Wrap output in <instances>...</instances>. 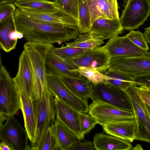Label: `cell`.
I'll list each match as a JSON object with an SVG mask.
<instances>
[{"label": "cell", "instance_id": "23", "mask_svg": "<svg viewBox=\"0 0 150 150\" xmlns=\"http://www.w3.org/2000/svg\"><path fill=\"white\" fill-rule=\"evenodd\" d=\"M62 77L65 84L75 95L88 102L94 89L95 85L92 83L83 76L77 78Z\"/></svg>", "mask_w": 150, "mask_h": 150}, {"label": "cell", "instance_id": "43", "mask_svg": "<svg viewBox=\"0 0 150 150\" xmlns=\"http://www.w3.org/2000/svg\"><path fill=\"white\" fill-rule=\"evenodd\" d=\"M145 105L150 117V106L146 103Z\"/></svg>", "mask_w": 150, "mask_h": 150}, {"label": "cell", "instance_id": "3", "mask_svg": "<svg viewBox=\"0 0 150 150\" xmlns=\"http://www.w3.org/2000/svg\"><path fill=\"white\" fill-rule=\"evenodd\" d=\"M0 123L14 116L21 108L20 94L9 72L0 64Z\"/></svg>", "mask_w": 150, "mask_h": 150}, {"label": "cell", "instance_id": "6", "mask_svg": "<svg viewBox=\"0 0 150 150\" xmlns=\"http://www.w3.org/2000/svg\"><path fill=\"white\" fill-rule=\"evenodd\" d=\"M47 84L49 90L56 99L79 112H88V103L75 95L65 84L62 76L47 69Z\"/></svg>", "mask_w": 150, "mask_h": 150}, {"label": "cell", "instance_id": "12", "mask_svg": "<svg viewBox=\"0 0 150 150\" xmlns=\"http://www.w3.org/2000/svg\"><path fill=\"white\" fill-rule=\"evenodd\" d=\"M111 58L104 46L89 49L71 60L78 67H92L103 73L108 68Z\"/></svg>", "mask_w": 150, "mask_h": 150}, {"label": "cell", "instance_id": "37", "mask_svg": "<svg viewBox=\"0 0 150 150\" xmlns=\"http://www.w3.org/2000/svg\"><path fill=\"white\" fill-rule=\"evenodd\" d=\"M96 149L92 142L84 141L82 142L78 139L70 148L69 150H93Z\"/></svg>", "mask_w": 150, "mask_h": 150}, {"label": "cell", "instance_id": "34", "mask_svg": "<svg viewBox=\"0 0 150 150\" xmlns=\"http://www.w3.org/2000/svg\"><path fill=\"white\" fill-rule=\"evenodd\" d=\"M136 46L144 51L149 50L147 42L144 34L139 31L131 30L126 35Z\"/></svg>", "mask_w": 150, "mask_h": 150}, {"label": "cell", "instance_id": "20", "mask_svg": "<svg viewBox=\"0 0 150 150\" xmlns=\"http://www.w3.org/2000/svg\"><path fill=\"white\" fill-rule=\"evenodd\" d=\"M19 8L25 15L36 19L54 24L77 26L76 20L59 9L53 11L42 12Z\"/></svg>", "mask_w": 150, "mask_h": 150}, {"label": "cell", "instance_id": "33", "mask_svg": "<svg viewBox=\"0 0 150 150\" xmlns=\"http://www.w3.org/2000/svg\"><path fill=\"white\" fill-rule=\"evenodd\" d=\"M58 9L72 17L77 21L78 19V0H55Z\"/></svg>", "mask_w": 150, "mask_h": 150}, {"label": "cell", "instance_id": "7", "mask_svg": "<svg viewBox=\"0 0 150 150\" xmlns=\"http://www.w3.org/2000/svg\"><path fill=\"white\" fill-rule=\"evenodd\" d=\"M88 112L102 127L110 123L135 120L134 111L121 109L98 101H93L89 105Z\"/></svg>", "mask_w": 150, "mask_h": 150}, {"label": "cell", "instance_id": "41", "mask_svg": "<svg viewBox=\"0 0 150 150\" xmlns=\"http://www.w3.org/2000/svg\"><path fill=\"white\" fill-rule=\"evenodd\" d=\"M1 150H12L11 147L6 143L1 142L0 144Z\"/></svg>", "mask_w": 150, "mask_h": 150}, {"label": "cell", "instance_id": "35", "mask_svg": "<svg viewBox=\"0 0 150 150\" xmlns=\"http://www.w3.org/2000/svg\"><path fill=\"white\" fill-rule=\"evenodd\" d=\"M80 119L81 128L84 135L89 133L98 124L96 118L90 114L80 112Z\"/></svg>", "mask_w": 150, "mask_h": 150}, {"label": "cell", "instance_id": "27", "mask_svg": "<svg viewBox=\"0 0 150 150\" xmlns=\"http://www.w3.org/2000/svg\"><path fill=\"white\" fill-rule=\"evenodd\" d=\"M13 3L17 8H26L40 11L51 12L58 9L54 1L16 0Z\"/></svg>", "mask_w": 150, "mask_h": 150}, {"label": "cell", "instance_id": "44", "mask_svg": "<svg viewBox=\"0 0 150 150\" xmlns=\"http://www.w3.org/2000/svg\"><path fill=\"white\" fill-rule=\"evenodd\" d=\"M150 94V87L145 86Z\"/></svg>", "mask_w": 150, "mask_h": 150}, {"label": "cell", "instance_id": "39", "mask_svg": "<svg viewBox=\"0 0 150 150\" xmlns=\"http://www.w3.org/2000/svg\"><path fill=\"white\" fill-rule=\"evenodd\" d=\"M138 91L144 102L150 106V94L144 86L138 87Z\"/></svg>", "mask_w": 150, "mask_h": 150}, {"label": "cell", "instance_id": "40", "mask_svg": "<svg viewBox=\"0 0 150 150\" xmlns=\"http://www.w3.org/2000/svg\"><path fill=\"white\" fill-rule=\"evenodd\" d=\"M144 35L147 42L150 44V26L144 29Z\"/></svg>", "mask_w": 150, "mask_h": 150}, {"label": "cell", "instance_id": "8", "mask_svg": "<svg viewBox=\"0 0 150 150\" xmlns=\"http://www.w3.org/2000/svg\"><path fill=\"white\" fill-rule=\"evenodd\" d=\"M108 70L122 72L134 77L150 74V52L141 56L111 58Z\"/></svg>", "mask_w": 150, "mask_h": 150}, {"label": "cell", "instance_id": "26", "mask_svg": "<svg viewBox=\"0 0 150 150\" xmlns=\"http://www.w3.org/2000/svg\"><path fill=\"white\" fill-rule=\"evenodd\" d=\"M103 74L110 77L105 83L110 84L123 91H125L132 85H135L134 77L122 72L108 69Z\"/></svg>", "mask_w": 150, "mask_h": 150}, {"label": "cell", "instance_id": "15", "mask_svg": "<svg viewBox=\"0 0 150 150\" xmlns=\"http://www.w3.org/2000/svg\"><path fill=\"white\" fill-rule=\"evenodd\" d=\"M56 119L72 131L81 140L83 134L80 119V112L63 103L56 98Z\"/></svg>", "mask_w": 150, "mask_h": 150}, {"label": "cell", "instance_id": "38", "mask_svg": "<svg viewBox=\"0 0 150 150\" xmlns=\"http://www.w3.org/2000/svg\"><path fill=\"white\" fill-rule=\"evenodd\" d=\"M134 77L135 85L139 86H145L150 87V74L139 75Z\"/></svg>", "mask_w": 150, "mask_h": 150}, {"label": "cell", "instance_id": "36", "mask_svg": "<svg viewBox=\"0 0 150 150\" xmlns=\"http://www.w3.org/2000/svg\"><path fill=\"white\" fill-rule=\"evenodd\" d=\"M16 8V7L13 3H0V23L5 21L14 13Z\"/></svg>", "mask_w": 150, "mask_h": 150}, {"label": "cell", "instance_id": "30", "mask_svg": "<svg viewBox=\"0 0 150 150\" xmlns=\"http://www.w3.org/2000/svg\"><path fill=\"white\" fill-rule=\"evenodd\" d=\"M72 71L77 72L85 77L95 86L105 83L106 81L110 79V77L100 72L96 69L91 67H79Z\"/></svg>", "mask_w": 150, "mask_h": 150}, {"label": "cell", "instance_id": "2", "mask_svg": "<svg viewBox=\"0 0 150 150\" xmlns=\"http://www.w3.org/2000/svg\"><path fill=\"white\" fill-rule=\"evenodd\" d=\"M53 46L50 44L32 42H27L24 45V50L29 58L33 75V100L41 99L49 90L46 61Z\"/></svg>", "mask_w": 150, "mask_h": 150}, {"label": "cell", "instance_id": "5", "mask_svg": "<svg viewBox=\"0 0 150 150\" xmlns=\"http://www.w3.org/2000/svg\"><path fill=\"white\" fill-rule=\"evenodd\" d=\"M138 88L137 86L133 85L125 91L134 113L137 125L136 140L150 143V117Z\"/></svg>", "mask_w": 150, "mask_h": 150}, {"label": "cell", "instance_id": "28", "mask_svg": "<svg viewBox=\"0 0 150 150\" xmlns=\"http://www.w3.org/2000/svg\"><path fill=\"white\" fill-rule=\"evenodd\" d=\"M104 43V40L89 34L80 33L71 42L65 43L67 46L84 49H91L99 47Z\"/></svg>", "mask_w": 150, "mask_h": 150}, {"label": "cell", "instance_id": "24", "mask_svg": "<svg viewBox=\"0 0 150 150\" xmlns=\"http://www.w3.org/2000/svg\"><path fill=\"white\" fill-rule=\"evenodd\" d=\"M21 108L24 122V127L31 143L34 139L36 130V121L32 100L24 93H19Z\"/></svg>", "mask_w": 150, "mask_h": 150}, {"label": "cell", "instance_id": "45", "mask_svg": "<svg viewBox=\"0 0 150 150\" xmlns=\"http://www.w3.org/2000/svg\"><path fill=\"white\" fill-rule=\"evenodd\" d=\"M50 1H54L55 0H50Z\"/></svg>", "mask_w": 150, "mask_h": 150}, {"label": "cell", "instance_id": "17", "mask_svg": "<svg viewBox=\"0 0 150 150\" xmlns=\"http://www.w3.org/2000/svg\"><path fill=\"white\" fill-rule=\"evenodd\" d=\"M14 13L0 23V48L6 52L14 49L18 40L23 38V35L17 30Z\"/></svg>", "mask_w": 150, "mask_h": 150}, {"label": "cell", "instance_id": "31", "mask_svg": "<svg viewBox=\"0 0 150 150\" xmlns=\"http://www.w3.org/2000/svg\"><path fill=\"white\" fill-rule=\"evenodd\" d=\"M33 150H59L56 139L50 127L43 134Z\"/></svg>", "mask_w": 150, "mask_h": 150}, {"label": "cell", "instance_id": "21", "mask_svg": "<svg viewBox=\"0 0 150 150\" xmlns=\"http://www.w3.org/2000/svg\"><path fill=\"white\" fill-rule=\"evenodd\" d=\"M105 132L131 142L136 139L137 129L136 120L110 123L103 127Z\"/></svg>", "mask_w": 150, "mask_h": 150}, {"label": "cell", "instance_id": "14", "mask_svg": "<svg viewBox=\"0 0 150 150\" xmlns=\"http://www.w3.org/2000/svg\"><path fill=\"white\" fill-rule=\"evenodd\" d=\"M105 46L111 57L138 56L146 51L135 45L126 35L113 37L109 39Z\"/></svg>", "mask_w": 150, "mask_h": 150}, {"label": "cell", "instance_id": "25", "mask_svg": "<svg viewBox=\"0 0 150 150\" xmlns=\"http://www.w3.org/2000/svg\"><path fill=\"white\" fill-rule=\"evenodd\" d=\"M50 127L60 150H69L78 139L76 135L57 119Z\"/></svg>", "mask_w": 150, "mask_h": 150}, {"label": "cell", "instance_id": "19", "mask_svg": "<svg viewBox=\"0 0 150 150\" xmlns=\"http://www.w3.org/2000/svg\"><path fill=\"white\" fill-rule=\"evenodd\" d=\"M46 66L48 70L62 77L77 78L82 76L79 73L72 71L78 67L71 60L61 58L55 54L51 49L47 56Z\"/></svg>", "mask_w": 150, "mask_h": 150}, {"label": "cell", "instance_id": "9", "mask_svg": "<svg viewBox=\"0 0 150 150\" xmlns=\"http://www.w3.org/2000/svg\"><path fill=\"white\" fill-rule=\"evenodd\" d=\"M150 14V0H128L120 18L124 29L132 30L142 25Z\"/></svg>", "mask_w": 150, "mask_h": 150}, {"label": "cell", "instance_id": "10", "mask_svg": "<svg viewBox=\"0 0 150 150\" xmlns=\"http://www.w3.org/2000/svg\"><path fill=\"white\" fill-rule=\"evenodd\" d=\"M90 98L125 110L133 111L129 98L125 91L110 84L103 83L94 86Z\"/></svg>", "mask_w": 150, "mask_h": 150}, {"label": "cell", "instance_id": "32", "mask_svg": "<svg viewBox=\"0 0 150 150\" xmlns=\"http://www.w3.org/2000/svg\"><path fill=\"white\" fill-rule=\"evenodd\" d=\"M90 49H84L73 47L65 45L60 47H56L54 46L52 48V51L61 58L71 60L73 59Z\"/></svg>", "mask_w": 150, "mask_h": 150}, {"label": "cell", "instance_id": "13", "mask_svg": "<svg viewBox=\"0 0 150 150\" xmlns=\"http://www.w3.org/2000/svg\"><path fill=\"white\" fill-rule=\"evenodd\" d=\"M13 79L19 93H25L33 101L34 77L30 60L24 50L20 56L18 71Z\"/></svg>", "mask_w": 150, "mask_h": 150}, {"label": "cell", "instance_id": "42", "mask_svg": "<svg viewBox=\"0 0 150 150\" xmlns=\"http://www.w3.org/2000/svg\"><path fill=\"white\" fill-rule=\"evenodd\" d=\"M16 0H0V3L9 2L13 3ZM50 1V0H46Z\"/></svg>", "mask_w": 150, "mask_h": 150}, {"label": "cell", "instance_id": "22", "mask_svg": "<svg viewBox=\"0 0 150 150\" xmlns=\"http://www.w3.org/2000/svg\"><path fill=\"white\" fill-rule=\"evenodd\" d=\"M131 142L113 136L102 133H96L93 144L97 150H129L132 146Z\"/></svg>", "mask_w": 150, "mask_h": 150}, {"label": "cell", "instance_id": "18", "mask_svg": "<svg viewBox=\"0 0 150 150\" xmlns=\"http://www.w3.org/2000/svg\"><path fill=\"white\" fill-rule=\"evenodd\" d=\"M124 30L120 18L111 20L100 17L91 25L88 33L104 40L119 35Z\"/></svg>", "mask_w": 150, "mask_h": 150}, {"label": "cell", "instance_id": "16", "mask_svg": "<svg viewBox=\"0 0 150 150\" xmlns=\"http://www.w3.org/2000/svg\"><path fill=\"white\" fill-rule=\"evenodd\" d=\"M85 0L90 14L91 25L100 17L111 20L120 18L117 0Z\"/></svg>", "mask_w": 150, "mask_h": 150}, {"label": "cell", "instance_id": "4", "mask_svg": "<svg viewBox=\"0 0 150 150\" xmlns=\"http://www.w3.org/2000/svg\"><path fill=\"white\" fill-rule=\"evenodd\" d=\"M36 121L35 137L30 146V150L37 145L48 128L55 121L56 117V98L49 90L41 99L33 101Z\"/></svg>", "mask_w": 150, "mask_h": 150}, {"label": "cell", "instance_id": "29", "mask_svg": "<svg viewBox=\"0 0 150 150\" xmlns=\"http://www.w3.org/2000/svg\"><path fill=\"white\" fill-rule=\"evenodd\" d=\"M77 26L80 33H88L91 27V18L85 0H78Z\"/></svg>", "mask_w": 150, "mask_h": 150}, {"label": "cell", "instance_id": "11", "mask_svg": "<svg viewBox=\"0 0 150 150\" xmlns=\"http://www.w3.org/2000/svg\"><path fill=\"white\" fill-rule=\"evenodd\" d=\"M0 139L12 150H30L27 133L14 116L8 117L5 124L0 127Z\"/></svg>", "mask_w": 150, "mask_h": 150}, {"label": "cell", "instance_id": "1", "mask_svg": "<svg viewBox=\"0 0 150 150\" xmlns=\"http://www.w3.org/2000/svg\"><path fill=\"white\" fill-rule=\"evenodd\" d=\"M17 30L27 42L52 44L74 40L80 33L78 26L53 24L28 17L18 8L14 13Z\"/></svg>", "mask_w": 150, "mask_h": 150}]
</instances>
